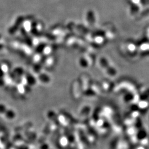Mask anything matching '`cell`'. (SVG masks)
I'll use <instances>...</instances> for the list:
<instances>
[{"label": "cell", "instance_id": "1", "mask_svg": "<svg viewBox=\"0 0 149 149\" xmlns=\"http://www.w3.org/2000/svg\"><path fill=\"white\" fill-rule=\"evenodd\" d=\"M2 117L8 120H12L16 117V113L13 109L8 108Z\"/></svg>", "mask_w": 149, "mask_h": 149}, {"label": "cell", "instance_id": "2", "mask_svg": "<svg viewBox=\"0 0 149 149\" xmlns=\"http://www.w3.org/2000/svg\"><path fill=\"white\" fill-rule=\"evenodd\" d=\"M26 80H27V84L29 85H34L36 84V79L32 75L28 76Z\"/></svg>", "mask_w": 149, "mask_h": 149}, {"label": "cell", "instance_id": "3", "mask_svg": "<svg viewBox=\"0 0 149 149\" xmlns=\"http://www.w3.org/2000/svg\"><path fill=\"white\" fill-rule=\"evenodd\" d=\"M8 107L6 106L5 104L0 103V116H3L4 113H5L6 111H7Z\"/></svg>", "mask_w": 149, "mask_h": 149}]
</instances>
